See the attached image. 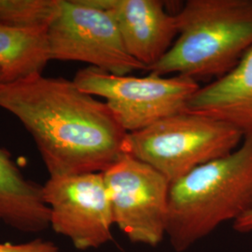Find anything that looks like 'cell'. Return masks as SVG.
Returning <instances> with one entry per match:
<instances>
[{"mask_svg":"<svg viewBox=\"0 0 252 252\" xmlns=\"http://www.w3.org/2000/svg\"><path fill=\"white\" fill-rule=\"evenodd\" d=\"M0 108L33 137L50 178L103 173L126 153L128 133L108 105L73 80L37 74L2 83Z\"/></svg>","mask_w":252,"mask_h":252,"instance_id":"6da1fadb","label":"cell"},{"mask_svg":"<svg viewBox=\"0 0 252 252\" xmlns=\"http://www.w3.org/2000/svg\"><path fill=\"white\" fill-rule=\"evenodd\" d=\"M252 205V139L246 138L233 153L172 182L166 236L176 252H185Z\"/></svg>","mask_w":252,"mask_h":252,"instance_id":"7a4b0ae2","label":"cell"},{"mask_svg":"<svg viewBox=\"0 0 252 252\" xmlns=\"http://www.w3.org/2000/svg\"><path fill=\"white\" fill-rule=\"evenodd\" d=\"M175 16L178 36L151 74L217 80L252 48V0H187Z\"/></svg>","mask_w":252,"mask_h":252,"instance_id":"3957f363","label":"cell"},{"mask_svg":"<svg viewBox=\"0 0 252 252\" xmlns=\"http://www.w3.org/2000/svg\"><path fill=\"white\" fill-rule=\"evenodd\" d=\"M243 140V135L223 122L182 111L128 134L126 153L149 163L172 183L233 153Z\"/></svg>","mask_w":252,"mask_h":252,"instance_id":"277c9868","label":"cell"},{"mask_svg":"<svg viewBox=\"0 0 252 252\" xmlns=\"http://www.w3.org/2000/svg\"><path fill=\"white\" fill-rule=\"evenodd\" d=\"M73 81L83 92L105 100L128 134L184 111L201 87L198 81L180 75L122 76L93 66L79 70Z\"/></svg>","mask_w":252,"mask_h":252,"instance_id":"5b68a950","label":"cell"},{"mask_svg":"<svg viewBox=\"0 0 252 252\" xmlns=\"http://www.w3.org/2000/svg\"><path fill=\"white\" fill-rule=\"evenodd\" d=\"M102 174L114 225L133 243H161L166 236L171 182L127 153Z\"/></svg>","mask_w":252,"mask_h":252,"instance_id":"8992f818","label":"cell"},{"mask_svg":"<svg viewBox=\"0 0 252 252\" xmlns=\"http://www.w3.org/2000/svg\"><path fill=\"white\" fill-rule=\"evenodd\" d=\"M48 41L52 60L82 62L122 76L147 71L126 51L111 15L90 0H60Z\"/></svg>","mask_w":252,"mask_h":252,"instance_id":"52a82bcc","label":"cell"},{"mask_svg":"<svg viewBox=\"0 0 252 252\" xmlns=\"http://www.w3.org/2000/svg\"><path fill=\"white\" fill-rule=\"evenodd\" d=\"M42 194L50 227L76 249H98L112 239L114 219L102 173L50 178Z\"/></svg>","mask_w":252,"mask_h":252,"instance_id":"ba28073f","label":"cell"},{"mask_svg":"<svg viewBox=\"0 0 252 252\" xmlns=\"http://www.w3.org/2000/svg\"><path fill=\"white\" fill-rule=\"evenodd\" d=\"M114 20L126 51L147 71L170 50L178 36L175 14L161 0H90Z\"/></svg>","mask_w":252,"mask_h":252,"instance_id":"9c48e42d","label":"cell"},{"mask_svg":"<svg viewBox=\"0 0 252 252\" xmlns=\"http://www.w3.org/2000/svg\"><path fill=\"white\" fill-rule=\"evenodd\" d=\"M184 111L223 122L252 139V48L231 71L200 87Z\"/></svg>","mask_w":252,"mask_h":252,"instance_id":"30bf717a","label":"cell"},{"mask_svg":"<svg viewBox=\"0 0 252 252\" xmlns=\"http://www.w3.org/2000/svg\"><path fill=\"white\" fill-rule=\"evenodd\" d=\"M0 223L27 234L50 227V209L42 194V185L27 177L0 148Z\"/></svg>","mask_w":252,"mask_h":252,"instance_id":"8fae6325","label":"cell"},{"mask_svg":"<svg viewBox=\"0 0 252 252\" xmlns=\"http://www.w3.org/2000/svg\"><path fill=\"white\" fill-rule=\"evenodd\" d=\"M51 60L48 27L0 25L2 83H11L42 74Z\"/></svg>","mask_w":252,"mask_h":252,"instance_id":"7c38bea8","label":"cell"},{"mask_svg":"<svg viewBox=\"0 0 252 252\" xmlns=\"http://www.w3.org/2000/svg\"><path fill=\"white\" fill-rule=\"evenodd\" d=\"M59 7L60 0H0V25L49 27Z\"/></svg>","mask_w":252,"mask_h":252,"instance_id":"4fadbf2b","label":"cell"},{"mask_svg":"<svg viewBox=\"0 0 252 252\" xmlns=\"http://www.w3.org/2000/svg\"><path fill=\"white\" fill-rule=\"evenodd\" d=\"M0 252H61L55 244L40 238L27 243H0Z\"/></svg>","mask_w":252,"mask_h":252,"instance_id":"5bb4252c","label":"cell"},{"mask_svg":"<svg viewBox=\"0 0 252 252\" xmlns=\"http://www.w3.org/2000/svg\"><path fill=\"white\" fill-rule=\"evenodd\" d=\"M234 229L238 233L252 234V205L242 216L234 222Z\"/></svg>","mask_w":252,"mask_h":252,"instance_id":"9a60e30c","label":"cell"},{"mask_svg":"<svg viewBox=\"0 0 252 252\" xmlns=\"http://www.w3.org/2000/svg\"><path fill=\"white\" fill-rule=\"evenodd\" d=\"M2 84V77H1V72H0V85Z\"/></svg>","mask_w":252,"mask_h":252,"instance_id":"2e32d148","label":"cell"}]
</instances>
